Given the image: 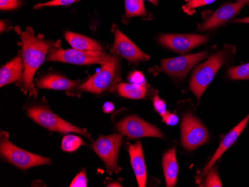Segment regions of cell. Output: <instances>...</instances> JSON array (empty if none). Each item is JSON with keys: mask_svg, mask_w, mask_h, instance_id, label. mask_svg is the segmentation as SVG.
<instances>
[{"mask_svg": "<svg viewBox=\"0 0 249 187\" xmlns=\"http://www.w3.org/2000/svg\"><path fill=\"white\" fill-rule=\"evenodd\" d=\"M15 31L22 41V58L24 71L21 79V88L25 93L37 97V90L33 84L34 76L44 62L50 49L59 45V43L37 37L31 27L22 31L19 26H17Z\"/></svg>", "mask_w": 249, "mask_h": 187, "instance_id": "6da1fadb", "label": "cell"}, {"mask_svg": "<svg viewBox=\"0 0 249 187\" xmlns=\"http://www.w3.org/2000/svg\"><path fill=\"white\" fill-rule=\"evenodd\" d=\"M231 51V49L225 47L213 54L208 61L198 66V68H196L194 73L192 74L190 88L196 96L198 102L218 71L227 61Z\"/></svg>", "mask_w": 249, "mask_h": 187, "instance_id": "7a4b0ae2", "label": "cell"}, {"mask_svg": "<svg viewBox=\"0 0 249 187\" xmlns=\"http://www.w3.org/2000/svg\"><path fill=\"white\" fill-rule=\"evenodd\" d=\"M9 135L2 131L0 139L1 155L11 164L15 165L20 170H26L32 167L51 164L52 160L47 157H41L35 153L19 149L10 142Z\"/></svg>", "mask_w": 249, "mask_h": 187, "instance_id": "3957f363", "label": "cell"}, {"mask_svg": "<svg viewBox=\"0 0 249 187\" xmlns=\"http://www.w3.org/2000/svg\"><path fill=\"white\" fill-rule=\"evenodd\" d=\"M97 73L89 78L86 82L79 85L78 90L89 93H103L111 87L118 79L120 61L118 57L110 56Z\"/></svg>", "mask_w": 249, "mask_h": 187, "instance_id": "277c9868", "label": "cell"}, {"mask_svg": "<svg viewBox=\"0 0 249 187\" xmlns=\"http://www.w3.org/2000/svg\"><path fill=\"white\" fill-rule=\"evenodd\" d=\"M27 114L35 122L49 131H56L59 133L74 132L83 135L88 139H91L88 131L67 122L47 107L41 106L31 107L28 109Z\"/></svg>", "mask_w": 249, "mask_h": 187, "instance_id": "5b68a950", "label": "cell"}, {"mask_svg": "<svg viewBox=\"0 0 249 187\" xmlns=\"http://www.w3.org/2000/svg\"><path fill=\"white\" fill-rule=\"evenodd\" d=\"M208 55L207 51L196 54H187L176 58L163 59L159 67H154L149 69V72L156 75L160 72H164L174 79H183L185 78L189 71Z\"/></svg>", "mask_w": 249, "mask_h": 187, "instance_id": "8992f818", "label": "cell"}, {"mask_svg": "<svg viewBox=\"0 0 249 187\" xmlns=\"http://www.w3.org/2000/svg\"><path fill=\"white\" fill-rule=\"evenodd\" d=\"M110 56L102 51H83L76 49L62 50L55 46L49 51L47 60L49 61H58L76 65H89L103 64Z\"/></svg>", "mask_w": 249, "mask_h": 187, "instance_id": "52a82bcc", "label": "cell"}, {"mask_svg": "<svg viewBox=\"0 0 249 187\" xmlns=\"http://www.w3.org/2000/svg\"><path fill=\"white\" fill-rule=\"evenodd\" d=\"M123 140V135L114 134L109 136H99L93 143V151L104 162L108 174L118 173L121 171L117 161Z\"/></svg>", "mask_w": 249, "mask_h": 187, "instance_id": "ba28073f", "label": "cell"}, {"mask_svg": "<svg viewBox=\"0 0 249 187\" xmlns=\"http://www.w3.org/2000/svg\"><path fill=\"white\" fill-rule=\"evenodd\" d=\"M181 143L187 151H194L210 139L209 132L198 119L187 114L181 122Z\"/></svg>", "mask_w": 249, "mask_h": 187, "instance_id": "9c48e42d", "label": "cell"}, {"mask_svg": "<svg viewBox=\"0 0 249 187\" xmlns=\"http://www.w3.org/2000/svg\"><path fill=\"white\" fill-rule=\"evenodd\" d=\"M116 129L129 139L152 137L163 138L161 131L137 116H129L116 125Z\"/></svg>", "mask_w": 249, "mask_h": 187, "instance_id": "30bf717a", "label": "cell"}, {"mask_svg": "<svg viewBox=\"0 0 249 187\" xmlns=\"http://www.w3.org/2000/svg\"><path fill=\"white\" fill-rule=\"evenodd\" d=\"M161 45L176 52L190 51L195 47L202 45L208 40V37L199 34H162L158 38Z\"/></svg>", "mask_w": 249, "mask_h": 187, "instance_id": "8fae6325", "label": "cell"}, {"mask_svg": "<svg viewBox=\"0 0 249 187\" xmlns=\"http://www.w3.org/2000/svg\"><path fill=\"white\" fill-rule=\"evenodd\" d=\"M114 43L112 47L113 52L131 63L143 62L149 60V55L141 51L116 26H114Z\"/></svg>", "mask_w": 249, "mask_h": 187, "instance_id": "7c38bea8", "label": "cell"}, {"mask_svg": "<svg viewBox=\"0 0 249 187\" xmlns=\"http://www.w3.org/2000/svg\"><path fill=\"white\" fill-rule=\"evenodd\" d=\"M247 3L240 1L235 3H228L222 5L205 19L201 24L198 25V30L207 32L217 29L238 15L242 8Z\"/></svg>", "mask_w": 249, "mask_h": 187, "instance_id": "4fadbf2b", "label": "cell"}, {"mask_svg": "<svg viewBox=\"0 0 249 187\" xmlns=\"http://www.w3.org/2000/svg\"><path fill=\"white\" fill-rule=\"evenodd\" d=\"M249 121V114L246 118L242 120L241 122H240L238 125H236L233 129L231 130L229 133L222 138L220 143H219L217 150L214 153L213 155L211 157V160L208 162L206 167L201 171V174H200V179H202L203 178H205L207 172L213 167V165L222 157V154H223L229 148L231 147V146L234 144L236 141L238 139L239 136L241 135L242 132L244 131L245 128L247 126Z\"/></svg>", "mask_w": 249, "mask_h": 187, "instance_id": "5bb4252c", "label": "cell"}, {"mask_svg": "<svg viewBox=\"0 0 249 187\" xmlns=\"http://www.w3.org/2000/svg\"><path fill=\"white\" fill-rule=\"evenodd\" d=\"M128 152L138 185L141 187H145L147 181L146 167L141 142H137L135 144L131 145L128 148Z\"/></svg>", "mask_w": 249, "mask_h": 187, "instance_id": "9a60e30c", "label": "cell"}, {"mask_svg": "<svg viewBox=\"0 0 249 187\" xmlns=\"http://www.w3.org/2000/svg\"><path fill=\"white\" fill-rule=\"evenodd\" d=\"M80 81H72L60 75L50 74L39 79L37 81V86L39 88L48 89V90L68 91L77 87Z\"/></svg>", "mask_w": 249, "mask_h": 187, "instance_id": "2e32d148", "label": "cell"}, {"mask_svg": "<svg viewBox=\"0 0 249 187\" xmlns=\"http://www.w3.org/2000/svg\"><path fill=\"white\" fill-rule=\"evenodd\" d=\"M24 66L20 57L11 60L0 69V86H4L22 79Z\"/></svg>", "mask_w": 249, "mask_h": 187, "instance_id": "e0dca14e", "label": "cell"}, {"mask_svg": "<svg viewBox=\"0 0 249 187\" xmlns=\"http://www.w3.org/2000/svg\"><path fill=\"white\" fill-rule=\"evenodd\" d=\"M162 164L166 186L168 187H175L178 174V163L176 158V149H169L164 153Z\"/></svg>", "mask_w": 249, "mask_h": 187, "instance_id": "ac0fdd59", "label": "cell"}, {"mask_svg": "<svg viewBox=\"0 0 249 187\" xmlns=\"http://www.w3.org/2000/svg\"><path fill=\"white\" fill-rule=\"evenodd\" d=\"M66 40L73 49L83 51H103V47L96 40L73 32H65Z\"/></svg>", "mask_w": 249, "mask_h": 187, "instance_id": "d6986e66", "label": "cell"}, {"mask_svg": "<svg viewBox=\"0 0 249 187\" xmlns=\"http://www.w3.org/2000/svg\"><path fill=\"white\" fill-rule=\"evenodd\" d=\"M117 91L120 96L131 100H142L146 96V85L133 83H120L117 85Z\"/></svg>", "mask_w": 249, "mask_h": 187, "instance_id": "ffe728a7", "label": "cell"}, {"mask_svg": "<svg viewBox=\"0 0 249 187\" xmlns=\"http://www.w3.org/2000/svg\"><path fill=\"white\" fill-rule=\"evenodd\" d=\"M124 19L146 15L143 0H124Z\"/></svg>", "mask_w": 249, "mask_h": 187, "instance_id": "44dd1931", "label": "cell"}, {"mask_svg": "<svg viewBox=\"0 0 249 187\" xmlns=\"http://www.w3.org/2000/svg\"><path fill=\"white\" fill-rule=\"evenodd\" d=\"M228 75L231 80H248L249 79V63L229 68Z\"/></svg>", "mask_w": 249, "mask_h": 187, "instance_id": "7402d4cb", "label": "cell"}, {"mask_svg": "<svg viewBox=\"0 0 249 187\" xmlns=\"http://www.w3.org/2000/svg\"><path fill=\"white\" fill-rule=\"evenodd\" d=\"M83 144V140L80 137L74 135H68L64 136L63 139L61 148L64 152H72L78 149Z\"/></svg>", "mask_w": 249, "mask_h": 187, "instance_id": "603a6c76", "label": "cell"}, {"mask_svg": "<svg viewBox=\"0 0 249 187\" xmlns=\"http://www.w3.org/2000/svg\"><path fill=\"white\" fill-rule=\"evenodd\" d=\"M206 179H205V187H222L220 178L218 174L217 170L215 168H211L209 171L207 172Z\"/></svg>", "mask_w": 249, "mask_h": 187, "instance_id": "cb8c5ba5", "label": "cell"}, {"mask_svg": "<svg viewBox=\"0 0 249 187\" xmlns=\"http://www.w3.org/2000/svg\"><path fill=\"white\" fill-rule=\"evenodd\" d=\"M216 0H189L187 3L184 6H183V10L186 13H194V10L199 7L204 6V5H209L215 2Z\"/></svg>", "mask_w": 249, "mask_h": 187, "instance_id": "d4e9b609", "label": "cell"}, {"mask_svg": "<svg viewBox=\"0 0 249 187\" xmlns=\"http://www.w3.org/2000/svg\"><path fill=\"white\" fill-rule=\"evenodd\" d=\"M78 0H51L49 2L37 4L34 6V8L37 9V8H43V7L68 6V5H72V3L78 2Z\"/></svg>", "mask_w": 249, "mask_h": 187, "instance_id": "484cf974", "label": "cell"}, {"mask_svg": "<svg viewBox=\"0 0 249 187\" xmlns=\"http://www.w3.org/2000/svg\"><path fill=\"white\" fill-rule=\"evenodd\" d=\"M88 186V180L85 171H81L77 174L76 177L74 178L73 181L71 182V187H86Z\"/></svg>", "mask_w": 249, "mask_h": 187, "instance_id": "4316f807", "label": "cell"}, {"mask_svg": "<svg viewBox=\"0 0 249 187\" xmlns=\"http://www.w3.org/2000/svg\"><path fill=\"white\" fill-rule=\"evenodd\" d=\"M20 4L19 0H0V8L2 11L16 9Z\"/></svg>", "mask_w": 249, "mask_h": 187, "instance_id": "83f0119b", "label": "cell"}, {"mask_svg": "<svg viewBox=\"0 0 249 187\" xmlns=\"http://www.w3.org/2000/svg\"><path fill=\"white\" fill-rule=\"evenodd\" d=\"M153 105L158 114L163 116L166 113V104L163 100H160L158 95L155 96L153 100Z\"/></svg>", "mask_w": 249, "mask_h": 187, "instance_id": "f1b7e54d", "label": "cell"}, {"mask_svg": "<svg viewBox=\"0 0 249 187\" xmlns=\"http://www.w3.org/2000/svg\"><path fill=\"white\" fill-rule=\"evenodd\" d=\"M129 81H131V83L135 84V85H146L145 76L142 72H139V71H134L132 73L130 74Z\"/></svg>", "mask_w": 249, "mask_h": 187, "instance_id": "f546056e", "label": "cell"}, {"mask_svg": "<svg viewBox=\"0 0 249 187\" xmlns=\"http://www.w3.org/2000/svg\"><path fill=\"white\" fill-rule=\"evenodd\" d=\"M163 121L168 125L175 126L178 123L179 119L176 114L166 111V114L163 116Z\"/></svg>", "mask_w": 249, "mask_h": 187, "instance_id": "4dcf8cb0", "label": "cell"}, {"mask_svg": "<svg viewBox=\"0 0 249 187\" xmlns=\"http://www.w3.org/2000/svg\"><path fill=\"white\" fill-rule=\"evenodd\" d=\"M114 110V105L113 103L110 102H107L105 103L104 105H103V111H104L105 113H107V114H110V113L113 112Z\"/></svg>", "mask_w": 249, "mask_h": 187, "instance_id": "1f68e13d", "label": "cell"}, {"mask_svg": "<svg viewBox=\"0 0 249 187\" xmlns=\"http://www.w3.org/2000/svg\"><path fill=\"white\" fill-rule=\"evenodd\" d=\"M233 23H249V17H248L240 18V19H235L231 21Z\"/></svg>", "mask_w": 249, "mask_h": 187, "instance_id": "d6a6232c", "label": "cell"}, {"mask_svg": "<svg viewBox=\"0 0 249 187\" xmlns=\"http://www.w3.org/2000/svg\"><path fill=\"white\" fill-rule=\"evenodd\" d=\"M146 1H149V2L153 4V5H158V2H159L158 0H146Z\"/></svg>", "mask_w": 249, "mask_h": 187, "instance_id": "836d02e7", "label": "cell"}, {"mask_svg": "<svg viewBox=\"0 0 249 187\" xmlns=\"http://www.w3.org/2000/svg\"><path fill=\"white\" fill-rule=\"evenodd\" d=\"M236 1H238V2H240V1H243V2H249V0H236Z\"/></svg>", "mask_w": 249, "mask_h": 187, "instance_id": "e575fe53", "label": "cell"}]
</instances>
